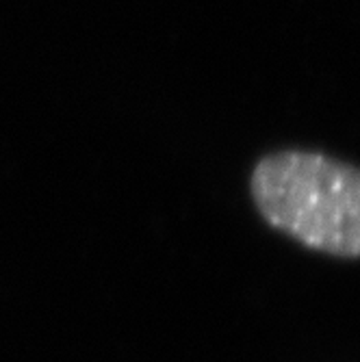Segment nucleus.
<instances>
[{
    "mask_svg": "<svg viewBox=\"0 0 360 362\" xmlns=\"http://www.w3.org/2000/svg\"><path fill=\"white\" fill-rule=\"evenodd\" d=\"M252 200L272 228L341 258L360 254V174L321 152L282 150L260 158Z\"/></svg>",
    "mask_w": 360,
    "mask_h": 362,
    "instance_id": "nucleus-1",
    "label": "nucleus"
}]
</instances>
